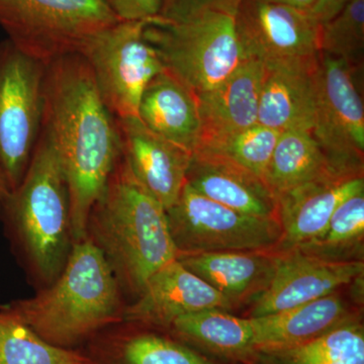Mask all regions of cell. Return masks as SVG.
Returning <instances> with one entry per match:
<instances>
[{
	"label": "cell",
	"instance_id": "obj_26",
	"mask_svg": "<svg viewBox=\"0 0 364 364\" xmlns=\"http://www.w3.org/2000/svg\"><path fill=\"white\" fill-rule=\"evenodd\" d=\"M363 241L364 188L340 203L318 238L296 249L323 259L363 260Z\"/></svg>",
	"mask_w": 364,
	"mask_h": 364
},
{
	"label": "cell",
	"instance_id": "obj_15",
	"mask_svg": "<svg viewBox=\"0 0 364 364\" xmlns=\"http://www.w3.org/2000/svg\"><path fill=\"white\" fill-rule=\"evenodd\" d=\"M363 188V174H337L280 193L275 198L282 238L274 251L293 250L315 240L340 203Z\"/></svg>",
	"mask_w": 364,
	"mask_h": 364
},
{
	"label": "cell",
	"instance_id": "obj_25",
	"mask_svg": "<svg viewBox=\"0 0 364 364\" xmlns=\"http://www.w3.org/2000/svg\"><path fill=\"white\" fill-rule=\"evenodd\" d=\"M244 364H364L359 317L304 343L256 348Z\"/></svg>",
	"mask_w": 364,
	"mask_h": 364
},
{
	"label": "cell",
	"instance_id": "obj_24",
	"mask_svg": "<svg viewBox=\"0 0 364 364\" xmlns=\"http://www.w3.org/2000/svg\"><path fill=\"white\" fill-rule=\"evenodd\" d=\"M346 173L340 171L321 147L312 132H282L269 166L265 184L277 198L303 184Z\"/></svg>",
	"mask_w": 364,
	"mask_h": 364
},
{
	"label": "cell",
	"instance_id": "obj_33",
	"mask_svg": "<svg viewBox=\"0 0 364 364\" xmlns=\"http://www.w3.org/2000/svg\"><path fill=\"white\" fill-rule=\"evenodd\" d=\"M267 1L275 2V4H287L298 9L312 11L315 0H267Z\"/></svg>",
	"mask_w": 364,
	"mask_h": 364
},
{
	"label": "cell",
	"instance_id": "obj_28",
	"mask_svg": "<svg viewBox=\"0 0 364 364\" xmlns=\"http://www.w3.org/2000/svg\"><path fill=\"white\" fill-rule=\"evenodd\" d=\"M0 364H90L81 349L48 343L0 305Z\"/></svg>",
	"mask_w": 364,
	"mask_h": 364
},
{
	"label": "cell",
	"instance_id": "obj_19",
	"mask_svg": "<svg viewBox=\"0 0 364 364\" xmlns=\"http://www.w3.org/2000/svg\"><path fill=\"white\" fill-rule=\"evenodd\" d=\"M263 75L264 63L245 57L221 85L198 97L200 135L196 148L257 124Z\"/></svg>",
	"mask_w": 364,
	"mask_h": 364
},
{
	"label": "cell",
	"instance_id": "obj_22",
	"mask_svg": "<svg viewBox=\"0 0 364 364\" xmlns=\"http://www.w3.org/2000/svg\"><path fill=\"white\" fill-rule=\"evenodd\" d=\"M250 318L256 348H269L310 341L358 317L339 294L333 293L294 308Z\"/></svg>",
	"mask_w": 364,
	"mask_h": 364
},
{
	"label": "cell",
	"instance_id": "obj_8",
	"mask_svg": "<svg viewBox=\"0 0 364 364\" xmlns=\"http://www.w3.org/2000/svg\"><path fill=\"white\" fill-rule=\"evenodd\" d=\"M170 236L179 254L275 250L279 220L252 217L214 202L186 182L166 210Z\"/></svg>",
	"mask_w": 364,
	"mask_h": 364
},
{
	"label": "cell",
	"instance_id": "obj_11",
	"mask_svg": "<svg viewBox=\"0 0 364 364\" xmlns=\"http://www.w3.org/2000/svg\"><path fill=\"white\" fill-rule=\"evenodd\" d=\"M236 28L244 57L264 64L309 61L321 54V23L306 9L267 0H241Z\"/></svg>",
	"mask_w": 364,
	"mask_h": 364
},
{
	"label": "cell",
	"instance_id": "obj_12",
	"mask_svg": "<svg viewBox=\"0 0 364 364\" xmlns=\"http://www.w3.org/2000/svg\"><path fill=\"white\" fill-rule=\"evenodd\" d=\"M269 287L251 305L249 317H261L324 298L364 274V261L323 259L301 251L279 252Z\"/></svg>",
	"mask_w": 364,
	"mask_h": 364
},
{
	"label": "cell",
	"instance_id": "obj_20",
	"mask_svg": "<svg viewBox=\"0 0 364 364\" xmlns=\"http://www.w3.org/2000/svg\"><path fill=\"white\" fill-rule=\"evenodd\" d=\"M146 128L193 154L200 135V102L195 91L164 68L146 86L138 107Z\"/></svg>",
	"mask_w": 364,
	"mask_h": 364
},
{
	"label": "cell",
	"instance_id": "obj_14",
	"mask_svg": "<svg viewBox=\"0 0 364 364\" xmlns=\"http://www.w3.org/2000/svg\"><path fill=\"white\" fill-rule=\"evenodd\" d=\"M116 122L122 155L132 176L167 210L186 186L193 154L151 132L138 117Z\"/></svg>",
	"mask_w": 364,
	"mask_h": 364
},
{
	"label": "cell",
	"instance_id": "obj_23",
	"mask_svg": "<svg viewBox=\"0 0 364 364\" xmlns=\"http://www.w3.org/2000/svg\"><path fill=\"white\" fill-rule=\"evenodd\" d=\"M166 331L196 350L243 364L256 348L252 318L219 309L178 318Z\"/></svg>",
	"mask_w": 364,
	"mask_h": 364
},
{
	"label": "cell",
	"instance_id": "obj_4",
	"mask_svg": "<svg viewBox=\"0 0 364 364\" xmlns=\"http://www.w3.org/2000/svg\"><path fill=\"white\" fill-rule=\"evenodd\" d=\"M127 305L102 252L85 238L75 242L63 272L51 286L2 309L48 343L74 350L123 321Z\"/></svg>",
	"mask_w": 364,
	"mask_h": 364
},
{
	"label": "cell",
	"instance_id": "obj_9",
	"mask_svg": "<svg viewBox=\"0 0 364 364\" xmlns=\"http://www.w3.org/2000/svg\"><path fill=\"white\" fill-rule=\"evenodd\" d=\"M147 21H119L98 33L80 53L105 107L116 119L138 117L146 86L165 68L144 35Z\"/></svg>",
	"mask_w": 364,
	"mask_h": 364
},
{
	"label": "cell",
	"instance_id": "obj_31",
	"mask_svg": "<svg viewBox=\"0 0 364 364\" xmlns=\"http://www.w3.org/2000/svg\"><path fill=\"white\" fill-rule=\"evenodd\" d=\"M241 0H163L161 13L157 18L177 21L184 20L208 7L240 4Z\"/></svg>",
	"mask_w": 364,
	"mask_h": 364
},
{
	"label": "cell",
	"instance_id": "obj_3",
	"mask_svg": "<svg viewBox=\"0 0 364 364\" xmlns=\"http://www.w3.org/2000/svg\"><path fill=\"white\" fill-rule=\"evenodd\" d=\"M85 238L102 252L128 304L153 273L178 255L166 210L136 182L122 154L91 208Z\"/></svg>",
	"mask_w": 364,
	"mask_h": 364
},
{
	"label": "cell",
	"instance_id": "obj_18",
	"mask_svg": "<svg viewBox=\"0 0 364 364\" xmlns=\"http://www.w3.org/2000/svg\"><path fill=\"white\" fill-rule=\"evenodd\" d=\"M177 259L221 294L233 311L253 305L267 291L277 269L279 253L268 250L179 254Z\"/></svg>",
	"mask_w": 364,
	"mask_h": 364
},
{
	"label": "cell",
	"instance_id": "obj_10",
	"mask_svg": "<svg viewBox=\"0 0 364 364\" xmlns=\"http://www.w3.org/2000/svg\"><path fill=\"white\" fill-rule=\"evenodd\" d=\"M353 69L321 53L313 135L340 171L363 174L364 109Z\"/></svg>",
	"mask_w": 364,
	"mask_h": 364
},
{
	"label": "cell",
	"instance_id": "obj_6",
	"mask_svg": "<svg viewBox=\"0 0 364 364\" xmlns=\"http://www.w3.org/2000/svg\"><path fill=\"white\" fill-rule=\"evenodd\" d=\"M117 21L104 0H0L6 39L46 64L80 54L98 33Z\"/></svg>",
	"mask_w": 364,
	"mask_h": 364
},
{
	"label": "cell",
	"instance_id": "obj_1",
	"mask_svg": "<svg viewBox=\"0 0 364 364\" xmlns=\"http://www.w3.org/2000/svg\"><path fill=\"white\" fill-rule=\"evenodd\" d=\"M43 128L51 136L70 193L75 242L122 154L116 117L105 107L83 55L47 65Z\"/></svg>",
	"mask_w": 364,
	"mask_h": 364
},
{
	"label": "cell",
	"instance_id": "obj_34",
	"mask_svg": "<svg viewBox=\"0 0 364 364\" xmlns=\"http://www.w3.org/2000/svg\"><path fill=\"white\" fill-rule=\"evenodd\" d=\"M11 189L4 172L0 169V198H4L11 193Z\"/></svg>",
	"mask_w": 364,
	"mask_h": 364
},
{
	"label": "cell",
	"instance_id": "obj_27",
	"mask_svg": "<svg viewBox=\"0 0 364 364\" xmlns=\"http://www.w3.org/2000/svg\"><path fill=\"white\" fill-rule=\"evenodd\" d=\"M280 133L257 123L221 140L200 146L193 154L221 160L265 183V176Z\"/></svg>",
	"mask_w": 364,
	"mask_h": 364
},
{
	"label": "cell",
	"instance_id": "obj_21",
	"mask_svg": "<svg viewBox=\"0 0 364 364\" xmlns=\"http://www.w3.org/2000/svg\"><path fill=\"white\" fill-rule=\"evenodd\" d=\"M186 182L200 195L236 212L277 220V198L267 184L233 165L193 154Z\"/></svg>",
	"mask_w": 364,
	"mask_h": 364
},
{
	"label": "cell",
	"instance_id": "obj_7",
	"mask_svg": "<svg viewBox=\"0 0 364 364\" xmlns=\"http://www.w3.org/2000/svg\"><path fill=\"white\" fill-rule=\"evenodd\" d=\"M47 65L0 41V169L11 191L26 176L42 131Z\"/></svg>",
	"mask_w": 364,
	"mask_h": 364
},
{
	"label": "cell",
	"instance_id": "obj_2",
	"mask_svg": "<svg viewBox=\"0 0 364 364\" xmlns=\"http://www.w3.org/2000/svg\"><path fill=\"white\" fill-rule=\"evenodd\" d=\"M0 222L28 284L36 291L51 286L63 272L75 238L68 184L43 127L23 181L0 198Z\"/></svg>",
	"mask_w": 364,
	"mask_h": 364
},
{
	"label": "cell",
	"instance_id": "obj_16",
	"mask_svg": "<svg viewBox=\"0 0 364 364\" xmlns=\"http://www.w3.org/2000/svg\"><path fill=\"white\" fill-rule=\"evenodd\" d=\"M318 58L264 64L258 124L279 132H313Z\"/></svg>",
	"mask_w": 364,
	"mask_h": 364
},
{
	"label": "cell",
	"instance_id": "obj_32",
	"mask_svg": "<svg viewBox=\"0 0 364 364\" xmlns=\"http://www.w3.org/2000/svg\"><path fill=\"white\" fill-rule=\"evenodd\" d=\"M352 0H315L312 14L321 23L329 21Z\"/></svg>",
	"mask_w": 364,
	"mask_h": 364
},
{
	"label": "cell",
	"instance_id": "obj_29",
	"mask_svg": "<svg viewBox=\"0 0 364 364\" xmlns=\"http://www.w3.org/2000/svg\"><path fill=\"white\" fill-rule=\"evenodd\" d=\"M321 53L343 60L359 70L363 64L364 0H352L329 21L321 23Z\"/></svg>",
	"mask_w": 364,
	"mask_h": 364
},
{
	"label": "cell",
	"instance_id": "obj_30",
	"mask_svg": "<svg viewBox=\"0 0 364 364\" xmlns=\"http://www.w3.org/2000/svg\"><path fill=\"white\" fill-rule=\"evenodd\" d=\"M119 21H150L161 13L163 0H104Z\"/></svg>",
	"mask_w": 364,
	"mask_h": 364
},
{
	"label": "cell",
	"instance_id": "obj_5",
	"mask_svg": "<svg viewBox=\"0 0 364 364\" xmlns=\"http://www.w3.org/2000/svg\"><path fill=\"white\" fill-rule=\"evenodd\" d=\"M238 6L208 7L181 21L146 23L144 35L165 68L198 97L221 85L245 58L237 35Z\"/></svg>",
	"mask_w": 364,
	"mask_h": 364
},
{
	"label": "cell",
	"instance_id": "obj_13",
	"mask_svg": "<svg viewBox=\"0 0 364 364\" xmlns=\"http://www.w3.org/2000/svg\"><path fill=\"white\" fill-rule=\"evenodd\" d=\"M212 309L232 311L221 294L176 258L151 275L142 293L127 305L124 320L167 330L178 318Z\"/></svg>",
	"mask_w": 364,
	"mask_h": 364
},
{
	"label": "cell",
	"instance_id": "obj_17",
	"mask_svg": "<svg viewBox=\"0 0 364 364\" xmlns=\"http://www.w3.org/2000/svg\"><path fill=\"white\" fill-rule=\"evenodd\" d=\"M90 364H218L166 330L123 320L81 348Z\"/></svg>",
	"mask_w": 364,
	"mask_h": 364
}]
</instances>
